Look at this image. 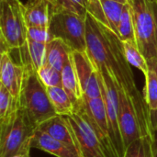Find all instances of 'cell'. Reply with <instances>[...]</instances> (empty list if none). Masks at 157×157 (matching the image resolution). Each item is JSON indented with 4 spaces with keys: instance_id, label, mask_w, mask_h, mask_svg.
Returning a JSON list of instances; mask_svg holds the SVG:
<instances>
[{
    "instance_id": "obj_1",
    "label": "cell",
    "mask_w": 157,
    "mask_h": 157,
    "mask_svg": "<svg viewBox=\"0 0 157 157\" xmlns=\"http://www.w3.org/2000/svg\"><path fill=\"white\" fill-rule=\"evenodd\" d=\"M86 52L93 63L105 65L118 85L133 94H141L119 37L101 26L90 14L86 16Z\"/></svg>"
},
{
    "instance_id": "obj_2",
    "label": "cell",
    "mask_w": 157,
    "mask_h": 157,
    "mask_svg": "<svg viewBox=\"0 0 157 157\" xmlns=\"http://www.w3.org/2000/svg\"><path fill=\"white\" fill-rule=\"evenodd\" d=\"M24 67L25 75L18 104L29 122L38 128L57 113L50 100L47 87L40 81L37 71L30 64H26Z\"/></svg>"
},
{
    "instance_id": "obj_3",
    "label": "cell",
    "mask_w": 157,
    "mask_h": 157,
    "mask_svg": "<svg viewBox=\"0 0 157 157\" xmlns=\"http://www.w3.org/2000/svg\"><path fill=\"white\" fill-rule=\"evenodd\" d=\"M135 41L148 63L157 62V0H129Z\"/></svg>"
},
{
    "instance_id": "obj_4",
    "label": "cell",
    "mask_w": 157,
    "mask_h": 157,
    "mask_svg": "<svg viewBox=\"0 0 157 157\" xmlns=\"http://www.w3.org/2000/svg\"><path fill=\"white\" fill-rule=\"evenodd\" d=\"M23 6L20 0H0L1 52L18 50L27 43L28 27Z\"/></svg>"
},
{
    "instance_id": "obj_5",
    "label": "cell",
    "mask_w": 157,
    "mask_h": 157,
    "mask_svg": "<svg viewBox=\"0 0 157 157\" xmlns=\"http://www.w3.org/2000/svg\"><path fill=\"white\" fill-rule=\"evenodd\" d=\"M86 18L63 7L58 1L50 29L54 38L63 40L73 52H86Z\"/></svg>"
},
{
    "instance_id": "obj_6",
    "label": "cell",
    "mask_w": 157,
    "mask_h": 157,
    "mask_svg": "<svg viewBox=\"0 0 157 157\" xmlns=\"http://www.w3.org/2000/svg\"><path fill=\"white\" fill-rule=\"evenodd\" d=\"M36 129L19 108L11 119L0 123V157H12L30 144Z\"/></svg>"
},
{
    "instance_id": "obj_7",
    "label": "cell",
    "mask_w": 157,
    "mask_h": 157,
    "mask_svg": "<svg viewBox=\"0 0 157 157\" xmlns=\"http://www.w3.org/2000/svg\"><path fill=\"white\" fill-rule=\"evenodd\" d=\"M95 66L98 68V75H99L102 98L106 105L107 115L109 119V130H110L113 144L117 151L118 157H125L126 149L123 144L121 126H120L119 94H118L115 78L105 65H95Z\"/></svg>"
},
{
    "instance_id": "obj_8",
    "label": "cell",
    "mask_w": 157,
    "mask_h": 157,
    "mask_svg": "<svg viewBox=\"0 0 157 157\" xmlns=\"http://www.w3.org/2000/svg\"><path fill=\"white\" fill-rule=\"evenodd\" d=\"M75 109H81L85 114L86 118L104 144L109 157H118L117 151L111 139L109 119L103 98H89L83 97L82 100L75 105Z\"/></svg>"
},
{
    "instance_id": "obj_9",
    "label": "cell",
    "mask_w": 157,
    "mask_h": 157,
    "mask_svg": "<svg viewBox=\"0 0 157 157\" xmlns=\"http://www.w3.org/2000/svg\"><path fill=\"white\" fill-rule=\"evenodd\" d=\"M64 117L75 132L82 156L109 157L104 144L81 109H75L74 114Z\"/></svg>"
},
{
    "instance_id": "obj_10",
    "label": "cell",
    "mask_w": 157,
    "mask_h": 157,
    "mask_svg": "<svg viewBox=\"0 0 157 157\" xmlns=\"http://www.w3.org/2000/svg\"><path fill=\"white\" fill-rule=\"evenodd\" d=\"M73 57L84 97L89 98H101L102 92L98 71L87 52H73Z\"/></svg>"
},
{
    "instance_id": "obj_11",
    "label": "cell",
    "mask_w": 157,
    "mask_h": 157,
    "mask_svg": "<svg viewBox=\"0 0 157 157\" xmlns=\"http://www.w3.org/2000/svg\"><path fill=\"white\" fill-rule=\"evenodd\" d=\"M25 75V67L15 63L10 52H1L0 58V85L4 86L18 101Z\"/></svg>"
},
{
    "instance_id": "obj_12",
    "label": "cell",
    "mask_w": 157,
    "mask_h": 157,
    "mask_svg": "<svg viewBox=\"0 0 157 157\" xmlns=\"http://www.w3.org/2000/svg\"><path fill=\"white\" fill-rule=\"evenodd\" d=\"M58 0H29L23 6L27 27H50Z\"/></svg>"
},
{
    "instance_id": "obj_13",
    "label": "cell",
    "mask_w": 157,
    "mask_h": 157,
    "mask_svg": "<svg viewBox=\"0 0 157 157\" xmlns=\"http://www.w3.org/2000/svg\"><path fill=\"white\" fill-rule=\"evenodd\" d=\"M30 146L56 157H83L76 148L52 138L38 128L31 136Z\"/></svg>"
},
{
    "instance_id": "obj_14",
    "label": "cell",
    "mask_w": 157,
    "mask_h": 157,
    "mask_svg": "<svg viewBox=\"0 0 157 157\" xmlns=\"http://www.w3.org/2000/svg\"><path fill=\"white\" fill-rule=\"evenodd\" d=\"M38 129L49 134L52 138L71 145L79 151L75 132L64 116L56 115L42 122Z\"/></svg>"
},
{
    "instance_id": "obj_15",
    "label": "cell",
    "mask_w": 157,
    "mask_h": 157,
    "mask_svg": "<svg viewBox=\"0 0 157 157\" xmlns=\"http://www.w3.org/2000/svg\"><path fill=\"white\" fill-rule=\"evenodd\" d=\"M62 81H63V89L70 96L75 105L78 104L82 100L84 95L78 79L76 69L75 66L73 52L70 55L69 60L66 62V63L64 64L62 70Z\"/></svg>"
},
{
    "instance_id": "obj_16",
    "label": "cell",
    "mask_w": 157,
    "mask_h": 157,
    "mask_svg": "<svg viewBox=\"0 0 157 157\" xmlns=\"http://www.w3.org/2000/svg\"><path fill=\"white\" fill-rule=\"evenodd\" d=\"M19 50H21V53L24 54L23 57H21V64H30L36 71L46 64L47 44L37 42L28 39L26 45Z\"/></svg>"
},
{
    "instance_id": "obj_17",
    "label": "cell",
    "mask_w": 157,
    "mask_h": 157,
    "mask_svg": "<svg viewBox=\"0 0 157 157\" xmlns=\"http://www.w3.org/2000/svg\"><path fill=\"white\" fill-rule=\"evenodd\" d=\"M72 49L61 39L54 38L47 44V64L62 72L69 60Z\"/></svg>"
},
{
    "instance_id": "obj_18",
    "label": "cell",
    "mask_w": 157,
    "mask_h": 157,
    "mask_svg": "<svg viewBox=\"0 0 157 157\" xmlns=\"http://www.w3.org/2000/svg\"><path fill=\"white\" fill-rule=\"evenodd\" d=\"M47 92L57 115L71 116L75 113V105L63 86L47 87Z\"/></svg>"
},
{
    "instance_id": "obj_19",
    "label": "cell",
    "mask_w": 157,
    "mask_h": 157,
    "mask_svg": "<svg viewBox=\"0 0 157 157\" xmlns=\"http://www.w3.org/2000/svg\"><path fill=\"white\" fill-rule=\"evenodd\" d=\"M121 42L123 46L124 54L128 63L138 70H140L145 77L149 72V63L143 52L140 51L136 41L133 40H130Z\"/></svg>"
},
{
    "instance_id": "obj_20",
    "label": "cell",
    "mask_w": 157,
    "mask_h": 157,
    "mask_svg": "<svg viewBox=\"0 0 157 157\" xmlns=\"http://www.w3.org/2000/svg\"><path fill=\"white\" fill-rule=\"evenodd\" d=\"M149 63V72L145 76L144 98L149 109L151 119L157 112V73L153 63Z\"/></svg>"
},
{
    "instance_id": "obj_21",
    "label": "cell",
    "mask_w": 157,
    "mask_h": 157,
    "mask_svg": "<svg viewBox=\"0 0 157 157\" xmlns=\"http://www.w3.org/2000/svg\"><path fill=\"white\" fill-rule=\"evenodd\" d=\"M105 17L110 26L111 31L119 37V23L121 17L123 6L125 4L113 0H100Z\"/></svg>"
},
{
    "instance_id": "obj_22",
    "label": "cell",
    "mask_w": 157,
    "mask_h": 157,
    "mask_svg": "<svg viewBox=\"0 0 157 157\" xmlns=\"http://www.w3.org/2000/svg\"><path fill=\"white\" fill-rule=\"evenodd\" d=\"M18 109V101L4 86L0 85V123L11 119Z\"/></svg>"
},
{
    "instance_id": "obj_23",
    "label": "cell",
    "mask_w": 157,
    "mask_h": 157,
    "mask_svg": "<svg viewBox=\"0 0 157 157\" xmlns=\"http://www.w3.org/2000/svg\"><path fill=\"white\" fill-rule=\"evenodd\" d=\"M119 39L121 41L133 40H135V32H134V24L133 17L132 13V7L130 3H126L123 6L121 17L119 23Z\"/></svg>"
},
{
    "instance_id": "obj_24",
    "label": "cell",
    "mask_w": 157,
    "mask_h": 157,
    "mask_svg": "<svg viewBox=\"0 0 157 157\" xmlns=\"http://www.w3.org/2000/svg\"><path fill=\"white\" fill-rule=\"evenodd\" d=\"M125 157H154L153 141L147 137L134 141L127 147Z\"/></svg>"
},
{
    "instance_id": "obj_25",
    "label": "cell",
    "mask_w": 157,
    "mask_h": 157,
    "mask_svg": "<svg viewBox=\"0 0 157 157\" xmlns=\"http://www.w3.org/2000/svg\"><path fill=\"white\" fill-rule=\"evenodd\" d=\"M37 73L40 81L46 87L63 86L62 72L50 66L49 64H44L37 71Z\"/></svg>"
},
{
    "instance_id": "obj_26",
    "label": "cell",
    "mask_w": 157,
    "mask_h": 157,
    "mask_svg": "<svg viewBox=\"0 0 157 157\" xmlns=\"http://www.w3.org/2000/svg\"><path fill=\"white\" fill-rule=\"evenodd\" d=\"M27 37L29 40L48 44L54 39V36L50 29V27H41V26H34L28 27Z\"/></svg>"
},
{
    "instance_id": "obj_27",
    "label": "cell",
    "mask_w": 157,
    "mask_h": 157,
    "mask_svg": "<svg viewBox=\"0 0 157 157\" xmlns=\"http://www.w3.org/2000/svg\"><path fill=\"white\" fill-rule=\"evenodd\" d=\"M88 2V14H90L101 26L111 31L110 26L105 17L100 0H87Z\"/></svg>"
},
{
    "instance_id": "obj_28",
    "label": "cell",
    "mask_w": 157,
    "mask_h": 157,
    "mask_svg": "<svg viewBox=\"0 0 157 157\" xmlns=\"http://www.w3.org/2000/svg\"><path fill=\"white\" fill-rule=\"evenodd\" d=\"M59 3L65 8L86 17L88 14V2L87 0H58Z\"/></svg>"
},
{
    "instance_id": "obj_29",
    "label": "cell",
    "mask_w": 157,
    "mask_h": 157,
    "mask_svg": "<svg viewBox=\"0 0 157 157\" xmlns=\"http://www.w3.org/2000/svg\"><path fill=\"white\" fill-rule=\"evenodd\" d=\"M30 148H31L30 144H28V145L24 146L18 153H17L12 157H30V155H29Z\"/></svg>"
},
{
    "instance_id": "obj_30",
    "label": "cell",
    "mask_w": 157,
    "mask_h": 157,
    "mask_svg": "<svg viewBox=\"0 0 157 157\" xmlns=\"http://www.w3.org/2000/svg\"><path fill=\"white\" fill-rule=\"evenodd\" d=\"M153 63V65L155 68V71H156L157 73V62H155V63ZM152 124H153V129H154V132H155V130L157 128V112L152 117Z\"/></svg>"
},
{
    "instance_id": "obj_31",
    "label": "cell",
    "mask_w": 157,
    "mask_h": 157,
    "mask_svg": "<svg viewBox=\"0 0 157 157\" xmlns=\"http://www.w3.org/2000/svg\"><path fill=\"white\" fill-rule=\"evenodd\" d=\"M153 150H154V157H157V128L155 130V132H154Z\"/></svg>"
},
{
    "instance_id": "obj_32",
    "label": "cell",
    "mask_w": 157,
    "mask_h": 157,
    "mask_svg": "<svg viewBox=\"0 0 157 157\" xmlns=\"http://www.w3.org/2000/svg\"><path fill=\"white\" fill-rule=\"evenodd\" d=\"M113 1H117V2H120V3H122V4H126L129 2V0H113Z\"/></svg>"
}]
</instances>
